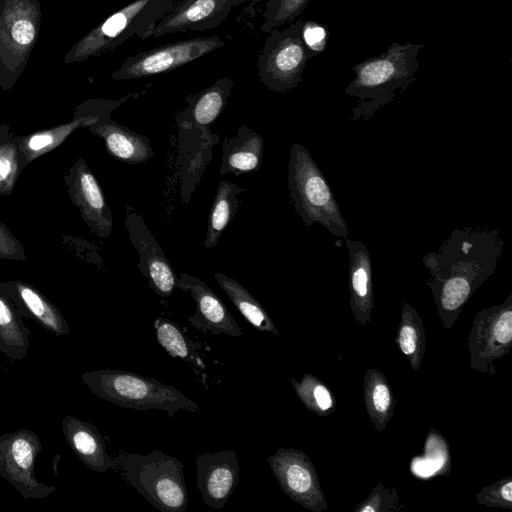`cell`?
Masks as SVG:
<instances>
[{"label": "cell", "instance_id": "7c38bea8", "mask_svg": "<svg viewBox=\"0 0 512 512\" xmlns=\"http://www.w3.org/2000/svg\"><path fill=\"white\" fill-rule=\"evenodd\" d=\"M268 464L290 499L313 512L328 509L318 474L307 454L295 448H279L268 458Z\"/></svg>", "mask_w": 512, "mask_h": 512}, {"label": "cell", "instance_id": "d6986e66", "mask_svg": "<svg viewBox=\"0 0 512 512\" xmlns=\"http://www.w3.org/2000/svg\"><path fill=\"white\" fill-rule=\"evenodd\" d=\"M348 249V286L350 308L354 319L364 327L374 308L372 266L367 247L359 240L345 238Z\"/></svg>", "mask_w": 512, "mask_h": 512}, {"label": "cell", "instance_id": "8992f818", "mask_svg": "<svg viewBox=\"0 0 512 512\" xmlns=\"http://www.w3.org/2000/svg\"><path fill=\"white\" fill-rule=\"evenodd\" d=\"M176 0H136L124 6L80 38L63 62L72 64L114 50L132 39L152 36L157 23L173 8Z\"/></svg>", "mask_w": 512, "mask_h": 512}, {"label": "cell", "instance_id": "e0dca14e", "mask_svg": "<svg viewBox=\"0 0 512 512\" xmlns=\"http://www.w3.org/2000/svg\"><path fill=\"white\" fill-rule=\"evenodd\" d=\"M69 194L90 229L99 237H108L113 228L112 213L101 187L83 159L71 169Z\"/></svg>", "mask_w": 512, "mask_h": 512}, {"label": "cell", "instance_id": "7402d4cb", "mask_svg": "<svg viewBox=\"0 0 512 512\" xmlns=\"http://www.w3.org/2000/svg\"><path fill=\"white\" fill-rule=\"evenodd\" d=\"M263 149L262 136L241 125L233 137L222 142L220 174L239 176L257 171L262 164Z\"/></svg>", "mask_w": 512, "mask_h": 512}, {"label": "cell", "instance_id": "83f0119b", "mask_svg": "<svg viewBox=\"0 0 512 512\" xmlns=\"http://www.w3.org/2000/svg\"><path fill=\"white\" fill-rule=\"evenodd\" d=\"M16 291L21 303L45 329L57 336L69 334V325L59 309L40 292L25 283H17Z\"/></svg>", "mask_w": 512, "mask_h": 512}, {"label": "cell", "instance_id": "3957f363", "mask_svg": "<svg viewBox=\"0 0 512 512\" xmlns=\"http://www.w3.org/2000/svg\"><path fill=\"white\" fill-rule=\"evenodd\" d=\"M288 189L303 224H320L333 236L346 238L348 227L331 188L311 153L294 142L288 163Z\"/></svg>", "mask_w": 512, "mask_h": 512}, {"label": "cell", "instance_id": "52a82bcc", "mask_svg": "<svg viewBox=\"0 0 512 512\" xmlns=\"http://www.w3.org/2000/svg\"><path fill=\"white\" fill-rule=\"evenodd\" d=\"M40 0H0V86L11 89L24 72L41 31Z\"/></svg>", "mask_w": 512, "mask_h": 512}, {"label": "cell", "instance_id": "f546056e", "mask_svg": "<svg viewBox=\"0 0 512 512\" xmlns=\"http://www.w3.org/2000/svg\"><path fill=\"white\" fill-rule=\"evenodd\" d=\"M154 329L159 345L173 358L201 365L198 358L199 343L188 339L180 328L171 320L156 317Z\"/></svg>", "mask_w": 512, "mask_h": 512}, {"label": "cell", "instance_id": "cb8c5ba5", "mask_svg": "<svg viewBox=\"0 0 512 512\" xmlns=\"http://www.w3.org/2000/svg\"><path fill=\"white\" fill-rule=\"evenodd\" d=\"M106 114H87L71 122L47 130L39 131L19 141L22 165H27L37 157L58 147L72 132L82 127H90Z\"/></svg>", "mask_w": 512, "mask_h": 512}, {"label": "cell", "instance_id": "5b68a950", "mask_svg": "<svg viewBox=\"0 0 512 512\" xmlns=\"http://www.w3.org/2000/svg\"><path fill=\"white\" fill-rule=\"evenodd\" d=\"M117 471L147 501L161 512H184L188 489L183 463L159 450L147 455L121 452Z\"/></svg>", "mask_w": 512, "mask_h": 512}, {"label": "cell", "instance_id": "e575fe53", "mask_svg": "<svg viewBox=\"0 0 512 512\" xmlns=\"http://www.w3.org/2000/svg\"><path fill=\"white\" fill-rule=\"evenodd\" d=\"M479 504L488 507L512 508V477H506L494 482L483 489L477 495Z\"/></svg>", "mask_w": 512, "mask_h": 512}, {"label": "cell", "instance_id": "1f68e13d", "mask_svg": "<svg viewBox=\"0 0 512 512\" xmlns=\"http://www.w3.org/2000/svg\"><path fill=\"white\" fill-rule=\"evenodd\" d=\"M311 0H267L260 30L269 33L297 20Z\"/></svg>", "mask_w": 512, "mask_h": 512}, {"label": "cell", "instance_id": "30bf717a", "mask_svg": "<svg viewBox=\"0 0 512 512\" xmlns=\"http://www.w3.org/2000/svg\"><path fill=\"white\" fill-rule=\"evenodd\" d=\"M225 45L218 35L179 40L129 56L112 74L113 80H133L170 72Z\"/></svg>", "mask_w": 512, "mask_h": 512}, {"label": "cell", "instance_id": "f1b7e54d", "mask_svg": "<svg viewBox=\"0 0 512 512\" xmlns=\"http://www.w3.org/2000/svg\"><path fill=\"white\" fill-rule=\"evenodd\" d=\"M28 334L9 302L0 295V351L13 360L27 354Z\"/></svg>", "mask_w": 512, "mask_h": 512}, {"label": "cell", "instance_id": "9c48e42d", "mask_svg": "<svg viewBox=\"0 0 512 512\" xmlns=\"http://www.w3.org/2000/svg\"><path fill=\"white\" fill-rule=\"evenodd\" d=\"M512 348V293L499 305L480 310L468 335L470 368L494 375L493 362Z\"/></svg>", "mask_w": 512, "mask_h": 512}, {"label": "cell", "instance_id": "603a6c76", "mask_svg": "<svg viewBox=\"0 0 512 512\" xmlns=\"http://www.w3.org/2000/svg\"><path fill=\"white\" fill-rule=\"evenodd\" d=\"M363 399L369 420L381 433L394 416L395 398L385 374L369 368L363 378Z\"/></svg>", "mask_w": 512, "mask_h": 512}, {"label": "cell", "instance_id": "d590c367", "mask_svg": "<svg viewBox=\"0 0 512 512\" xmlns=\"http://www.w3.org/2000/svg\"><path fill=\"white\" fill-rule=\"evenodd\" d=\"M18 147L12 143L0 144V191L9 194L18 173Z\"/></svg>", "mask_w": 512, "mask_h": 512}, {"label": "cell", "instance_id": "4dcf8cb0", "mask_svg": "<svg viewBox=\"0 0 512 512\" xmlns=\"http://www.w3.org/2000/svg\"><path fill=\"white\" fill-rule=\"evenodd\" d=\"M293 389L303 403L311 412L325 416L335 409L334 399L329 388L316 376L306 373L301 380L291 379Z\"/></svg>", "mask_w": 512, "mask_h": 512}, {"label": "cell", "instance_id": "7a4b0ae2", "mask_svg": "<svg viewBox=\"0 0 512 512\" xmlns=\"http://www.w3.org/2000/svg\"><path fill=\"white\" fill-rule=\"evenodd\" d=\"M425 44L393 43L378 56H371L352 67L354 78L345 93L357 98L351 120L371 119L377 111L395 100L397 92L416 80L419 50Z\"/></svg>", "mask_w": 512, "mask_h": 512}, {"label": "cell", "instance_id": "277c9868", "mask_svg": "<svg viewBox=\"0 0 512 512\" xmlns=\"http://www.w3.org/2000/svg\"><path fill=\"white\" fill-rule=\"evenodd\" d=\"M81 379L93 394L125 408L165 410L169 417L178 410H199L175 387L133 372L99 369L83 373Z\"/></svg>", "mask_w": 512, "mask_h": 512}, {"label": "cell", "instance_id": "9a60e30c", "mask_svg": "<svg viewBox=\"0 0 512 512\" xmlns=\"http://www.w3.org/2000/svg\"><path fill=\"white\" fill-rule=\"evenodd\" d=\"M236 6L237 0H176L173 8L157 23L152 36L212 29Z\"/></svg>", "mask_w": 512, "mask_h": 512}, {"label": "cell", "instance_id": "6da1fadb", "mask_svg": "<svg viewBox=\"0 0 512 512\" xmlns=\"http://www.w3.org/2000/svg\"><path fill=\"white\" fill-rule=\"evenodd\" d=\"M504 247L498 227H462L423 256L426 284L445 329L452 328L472 295L496 272Z\"/></svg>", "mask_w": 512, "mask_h": 512}, {"label": "cell", "instance_id": "5bb4252c", "mask_svg": "<svg viewBox=\"0 0 512 512\" xmlns=\"http://www.w3.org/2000/svg\"><path fill=\"white\" fill-rule=\"evenodd\" d=\"M196 483L204 502L221 509L239 482L238 456L233 450L205 452L196 458Z\"/></svg>", "mask_w": 512, "mask_h": 512}, {"label": "cell", "instance_id": "ffe728a7", "mask_svg": "<svg viewBox=\"0 0 512 512\" xmlns=\"http://www.w3.org/2000/svg\"><path fill=\"white\" fill-rule=\"evenodd\" d=\"M62 431L72 451L89 469L99 473L118 469L116 458L107 452L104 439L94 425L67 415L62 420Z\"/></svg>", "mask_w": 512, "mask_h": 512}, {"label": "cell", "instance_id": "f35d334b", "mask_svg": "<svg viewBox=\"0 0 512 512\" xmlns=\"http://www.w3.org/2000/svg\"><path fill=\"white\" fill-rule=\"evenodd\" d=\"M246 1H249V0H237V3H238V5H240L241 3L246 2Z\"/></svg>", "mask_w": 512, "mask_h": 512}, {"label": "cell", "instance_id": "ac0fdd59", "mask_svg": "<svg viewBox=\"0 0 512 512\" xmlns=\"http://www.w3.org/2000/svg\"><path fill=\"white\" fill-rule=\"evenodd\" d=\"M234 81L229 77L218 79L210 87L185 98L187 106L176 116L181 129L197 128L201 135L213 138L210 125L221 115L227 105Z\"/></svg>", "mask_w": 512, "mask_h": 512}, {"label": "cell", "instance_id": "4316f807", "mask_svg": "<svg viewBox=\"0 0 512 512\" xmlns=\"http://www.w3.org/2000/svg\"><path fill=\"white\" fill-rule=\"evenodd\" d=\"M396 343L407 357L411 368L418 370L426 350L425 328L418 311L408 302L402 306Z\"/></svg>", "mask_w": 512, "mask_h": 512}, {"label": "cell", "instance_id": "d4e9b609", "mask_svg": "<svg viewBox=\"0 0 512 512\" xmlns=\"http://www.w3.org/2000/svg\"><path fill=\"white\" fill-rule=\"evenodd\" d=\"M245 188L234 183L221 180L210 208L204 247L212 248L217 245L223 232L234 218Z\"/></svg>", "mask_w": 512, "mask_h": 512}, {"label": "cell", "instance_id": "74e56055", "mask_svg": "<svg viewBox=\"0 0 512 512\" xmlns=\"http://www.w3.org/2000/svg\"><path fill=\"white\" fill-rule=\"evenodd\" d=\"M25 257L18 240L6 226L0 223V258L24 260Z\"/></svg>", "mask_w": 512, "mask_h": 512}, {"label": "cell", "instance_id": "2e32d148", "mask_svg": "<svg viewBox=\"0 0 512 512\" xmlns=\"http://www.w3.org/2000/svg\"><path fill=\"white\" fill-rule=\"evenodd\" d=\"M176 287L189 293L196 304V311L188 317V322L196 329L221 333L232 337L242 336L243 332L226 305L218 295L196 276L181 273Z\"/></svg>", "mask_w": 512, "mask_h": 512}, {"label": "cell", "instance_id": "44dd1931", "mask_svg": "<svg viewBox=\"0 0 512 512\" xmlns=\"http://www.w3.org/2000/svg\"><path fill=\"white\" fill-rule=\"evenodd\" d=\"M89 129L104 140L107 152L121 162L141 164L154 156L149 138L118 124L109 114Z\"/></svg>", "mask_w": 512, "mask_h": 512}, {"label": "cell", "instance_id": "ba28073f", "mask_svg": "<svg viewBox=\"0 0 512 512\" xmlns=\"http://www.w3.org/2000/svg\"><path fill=\"white\" fill-rule=\"evenodd\" d=\"M302 18L283 30L269 32L258 56V76L271 91L284 93L298 86L310 58L314 57L302 39Z\"/></svg>", "mask_w": 512, "mask_h": 512}, {"label": "cell", "instance_id": "836d02e7", "mask_svg": "<svg viewBox=\"0 0 512 512\" xmlns=\"http://www.w3.org/2000/svg\"><path fill=\"white\" fill-rule=\"evenodd\" d=\"M425 458L434 465L435 471L447 476L450 472L449 445L445 438L435 429H431L425 440Z\"/></svg>", "mask_w": 512, "mask_h": 512}, {"label": "cell", "instance_id": "484cf974", "mask_svg": "<svg viewBox=\"0 0 512 512\" xmlns=\"http://www.w3.org/2000/svg\"><path fill=\"white\" fill-rule=\"evenodd\" d=\"M214 277L243 317L258 331L279 335V332L261 303L238 281L216 272Z\"/></svg>", "mask_w": 512, "mask_h": 512}, {"label": "cell", "instance_id": "d6a6232c", "mask_svg": "<svg viewBox=\"0 0 512 512\" xmlns=\"http://www.w3.org/2000/svg\"><path fill=\"white\" fill-rule=\"evenodd\" d=\"M400 496L394 488H387L378 483L368 495L354 509L355 512H391L402 510Z\"/></svg>", "mask_w": 512, "mask_h": 512}, {"label": "cell", "instance_id": "8fae6325", "mask_svg": "<svg viewBox=\"0 0 512 512\" xmlns=\"http://www.w3.org/2000/svg\"><path fill=\"white\" fill-rule=\"evenodd\" d=\"M40 451V438L33 431L19 429L0 436V477L24 498H45L56 489L36 478L35 462Z\"/></svg>", "mask_w": 512, "mask_h": 512}, {"label": "cell", "instance_id": "4fadbf2b", "mask_svg": "<svg viewBox=\"0 0 512 512\" xmlns=\"http://www.w3.org/2000/svg\"><path fill=\"white\" fill-rule=\"evenodd\" d=\"M124 225L139 256L137 268L156 294L170 297L177 284L175 271L143 217L131 205L126 206Z\"/></svg>", "mask_w": 512, "mask_h": 512}, {"label": "cell", "instance_id": "8d00e7d4", "mask_svg": "<svg viewBox=\"0 0 512 512\" xmlns=\"http://www.w3.org/2000/svg\"><path fill=\"white\" fill-rule=\"evenodd\" d=\"M301 34L304 44L314 56L322 53L326 49L329 34L327 30L316 21L303 19Z\"/></svg>", "mask_w": 512, "mask_h": 512}]
</instances>
